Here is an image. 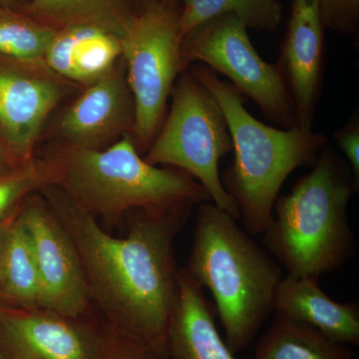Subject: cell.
Masks as SVG:
<instances>
[{"label": "cell", "mask_w": 359, "mask_h": 359, "mask_svg": "<svg viewBox=\"0 0 359 359\" xmlns=\"http://www.w3.org/2000/svg\"><path fill=\"white\" fill-rule=\"evenodd\" d=\"M40 192L72 238L92 302L103 311L106 323L168 359V327L179 290L174 241L194 205L134 210L125 218L126 235L117 238L60 187Z\"/></svg>", "instance_id": "1"}, {"label": "cell", "mask_w": 359, "mask_h": 359, "mask_svg": "<svg viewBox=\"0 0 359 359\" xmlns=\"http://www.w3.org/2000/svg\"><path fill=\"white\" fill-rule=\"evenodd\" d=\"M198 205L185 269L211 292L224 341L231 353H238L273 313L282 268L229 212L212 202Z\"/></svg>", "instance_id": "2"}, {"label": "cell", "mask_w": 359, "mask_h": 359, "mask_svg": "<svg viewBox=\"0 0 359 359\" xmlns=\"http://www.w3.org/2000/svg\"><path fill=\"white\" fill-rule=\"evenodd\" d=\"M358 191L348 165L327 145L292 192L276 199L263 243L287 275L318 280L354 256L347 210Z\"/></svg>", "instance_id": "3"}, {"label": "cell", "mask_w": 359, "mask_h": 359, "mask_svg": "<svg viewBox=\"0 0 359 359\" xmlns=\"http://www.w3.org/2000/svg\"><path fill=\"white\" fill-rule=\"evenodd\" d=\"M191 72L216 99L228 124L235 160L221 176L224 188L237 204L245 230L263 235L285 180L297 168L316 162L327 137L299 127L268 126L250 115L244 96L208 66L195 65Z\"/></svg>", "instance_id": "4"}, {"label": "cell", "mask_w": 359, "mask_h": 359, "mask_svg": "<svg viewBox=\"0 0 359 359\" xmlns=\"http://www.w3.org/2000/svg\"><path fill=\"white\" fill-rule=\"evenodd\" d=\"M57 165L60 187L103 223L124 224L134 210L163 211L212 202L199 182L182 170L149 164L131 136L93 150L57 143L44 154Z\"/></svg>", "instance_id": "5"}, {"label": "cell", "mask_w": 359, "mask_h": 359, "mask_svg": "<svg viewBox=\"0 0 359 359\" xmlns=\"http://www.w3.org/2000/svg\"><path fill=\"white\" fill-rule=\"evenodd\" d=\"M166 120L143 155L149 164L173 167L204 187L212 204L240 219V211L222 183L219 161L233 151L223 111L191 71L184 70L171 92Z\"/></svg>", "instance_id": "6"}, {"label": "cell", "mask_w": 359, "mask_h": 359, "mask_svg": "<svg viewBox=\"0 0 359 359\" xmlns=\"http://www.w3.org/2000/svg\"><path fill=\"white\" fill-rule=\"evenodd\" d=\"M183 37L180 6L159 0L135 16L122 39V56L135 105V146L147 152L164 121L175 82L186 70L180 54Z\"/></svg>", "instance_id": "7"}, {"label": "cell", "mask_w": 359, "mask_h": 359, "mask_svg": "<svg viewBox=\"0 0 359 359\" xmlns=\"http://www.w3.org/2000/svg\"><path fill=\"white\" fill-rule=\"evenodd\" d=\"M180 54L184 68L202 63L221 73L243 96L283 128L295 126L294 109L278 65H269L250 42L247 26L231 14L205 21L183 37Z\"/></svg>", "instance_id": "8"}, {"label": "cell", "mask_w": 359, "mask_h": 359, "mask_svg": "<svg viewBox=\"0 0 359 359\" xmlns=\"http://www.w3.org/2000/svg\"><path fill=\"white\" fill-rule=\"evenodd\" d=\"M32 238L40 283L39 308L80 318L92 299L83 266L69 233L43 195L33 193L18 208Z\"/></svg>", "instance_id": "9"}, {"label": "cell", "mask_w": 359, "mask_h": 359, "mask_svg": "<svg viewBox=\"0 0 359 359\" xmlns=\"http://www.w3.org/2000/svg\"><path fill=\"white\" fill-rule=\"evenodd\" d=\"M112 335L106 321L85 316L0 306V348L7 359H103Z\"/></svg>", "instance_id": "10"}, {"label": "cell", "mask_w": 359, "mask_h": 359, "mask_svg": "<svg viewBox=\"0 0 359 359\" xmlns=\"http://www.w3.org/2000/svg\"><path fill=\"white\" fill-rule=\"evenodd\" d=\"M1 58L0 139L22 165L35 157L49 116L74 85L47 67Z\"/></svg>", "instance_id": "11"}, {"label": "cell", "mask_w": 359, "mask_h": 359, "mask_svg": "<svg viewBox=\"0 0 359 359\" xmlns=\"http://www.w3.org/2000/svg\"><path fill=\"white\" fill-rule=\"evenodd\" d=\"M134 126V99L122 57L65 108L52 123L48 137L74 147L102 150L124 136H133Z\"/></svg>", "instance_id": "12"}, {"label": "cell", "mask_w": 359, "mask_h": 359, "mask_svg": "<svg viewBox=\"0 0 359 359\" xmlns=\"http://www.w3.org/2000/svg\"><path fill=\"white\" fill-rule=\"evenodd\" d=\"M325 28L318 0H292L276 65L287 85L295 126L313 130L325 69Z\"/></svg>", "instance_id": "13"}, {"label": "cell", "mask_w": 359, "mask_h": 359, "mask_svg": "<svg viewBox=\"0 0 359 359\" xmlns=\"http://www.w3.org/2000/svg\"><path fill=\"white\" fill-rule=\"evenodd\" d=\"M122 39L92 25L56 29L46 55L47 68L74 86L86 87L110 72L121 60Z\"/></svg>", "instance_id": "14"}, {"label": "cell", "mask_w": 359, "mask_h": 359, "mask_svg": "<svg viewBox=\"0 0 359 359\" xmlns=\"http://www.w3.org/2000/svg\"><path fill=\"white\" fill-rule=\"evenodd\" d=\"M168 359H236L219 335L211 304L200 287L180 269L179 290L167 332Z\"/></svg>", "instance_id": "15"}, {"label": "cell", "mask_w": 359, "mask_h": 359, "mask_svg": "<svg viewBox=\"0 0 359 359\" xmlns=\"http://www.w3.org/2000/svg\"><path fill=\"white\" fill-rule=\"evenodd\" d=\"M273 311L306 323L335 341L359 346L358 302L334 301L320 289L318 278L283 276Z\"/></svg>", "instance_id": "16"}, {"label": "cell", "mask_w": 359, "mask_h": 359, "mask_svg": "<svg viewBox=\"0 0 359 359\" xmlns=\"http://www.w3.org/2000/svg\"><path fill=\"white\" fill-rule=\"evenodd\" d=\"M21 13L54 29L92 25L121 39L137 15L135 0H32Z\"/></svg>", "instance_id": "17"}, {"label": "cell", "mask_w": 359, "mask_h": 359, "mask_svg": "<svg viewBox=\"0 0 359 359\" xmlns=\"http://www.w3.org/2000/svg\"><path fill=\"white\" fill-rule=\"evenodd\" d=\"M39 297V273L32 238L16 212L7 224L0 259V301L7 308L32 309H40Z\"/></svg>", "instance_id": "18"}, {"label": "cell", "mask_w": 359, "mask_h": 359, "mask_svg": "<svg viewBox=\"0 0 359 359\" xmlns=\"http://www.w3.org/2000/svg\"><path fill=\"white\" fill-rule=\"evenodd\" d=\"M254 359H355L349 346L301 321L276 313L262 335Z\"/></svg>", "instance_id": "19"}, {"label": "cell", "mask_w": 359, "mask_h": 359, "mask_svg": "<svg viewBox=\"0 0 359 359\" xmlns=\"http://www.w3.org/2000/svg\"><path fill=\"white\" fill-rule=\"evenodd\" d=\"M280 0H181L180 27L182 37L205 21L231 14L247 28L273 32L282 20Z\"/></svg>", "instance_id": "20"}, {"label": "cell", "mask_w": 359, "mask_h": 359, "mask_svg": "<svg viewBox=\"0 0 359 359\" xmlns=\"http://www.w3.org/2000/svg\"><path fill=\"white\" fill-rule=\"evenodd\" d=\"M56 29L13 11L0 13V56L22 65L47 67L45 55Z\"/></svg>", "instance_id": "21"}, {"label": "cell", "mask_w": 359, "mask_h": 359, "mask_svg": "<svg viewBox=\"0 0 359 359\" xmlns=\"http://www.w3.org/2000/svg\"><path fill=\"white\" fill-rule=\"evenodd\" d=\"M59 183L57 165L45 156H35L11 173L0 176V224L13 218L28 196Z\"/></svg>", "instance_id": "22"}, {"label": "cell", "mask_w": 359, "mask_h": 359, "mask_svg": "<svg viewBox=\"0 0 359 359\" xmlns=\"http://www.w3.org/2000/svg\"><path fill=\"white\" fill-rule=\"evenodd\" d=\"M325 27L353 34L359 20V0H318Z\"/></svg>", "instance_id": "23"}, {"label": "cell", "mask_w": 359, "mask_h": 359, "mask_svg": "<svg viewBox=\"0 0 359 359\" xmlns=\"http://www.w3.org/2000/svg\"><path fill=\"white\" fill-rule=\"evenodd\" d=\"M103 359H166L146 342L113 328L112 339Z\"/></svg>", "instance_id": "24"}, {"label": "cell", "mask_w": 359, "mask_h": 359, "mask_svg": "<svg viewBox=\"0 0 359 359\" xmlns=\"http://www.w3.org/2000/svg\"><path fill=\"white\" fill-rule=\"evenodd\" d=\"M337 142L344 157L348 161V167L356 185L359 186V118L354 114L346 126L337 130L334 134Z\"/></svg>", "instance_id": "25"}, {"label": "cell", "mask_w": 359, "mask_h": 359, "mask_svg": "<svg viewBox=\"0 0 359 359\" xmlns=\"http://www.w3.org/2000/svg\"><path fill=\"white\" fill-rule=\"evenodd\" d=\"M20 166V163L9 152L4 142L0 141V176L11 173V171Z\"/></svg>", "instance_id": "26"}, {"label": "cell", "mask_w": 359, "mask_h": 359, "mask_svg": "<svg viewBox=\"0 0 359 359\" xmlns=\"http://www.w3.org/2000/svg\"><path fill=\"white\" fill-rule=\"evenodd\" d=\"M158 1L159 0H135V2H136L137 14L145 11L148 7L152 6L153 4H157Z\"/></svg>", "instance_id": "27"}, {"label": "cell", "mask_w": 359, "mask_h": 359, "mask_svg": "<svg viewBox=\"0 0 359 359\" xmlns=\"http://www.w3.org/2000/svg\"><path fill=\"white\" fill-rule=\"evenodd\" d=\"M8 221L6 223L0 224V259H1L2 250H4V241H6V235L7 230V224ZM0 306H2L1 301H0Z\"/></svg>", "instance_id": "28"}, {"label": "cell", "mask_w": 359, "mask_h": 359, "mask_svg": "<svg viewBox=\"0 0 359 359\" xmlns=\"http://www.w3.org/2000/svg\"><path fill=\"white\" fill-rule=\"evenodd\" d=\"M20 0H0V6L7 11H13L20 6Z\"/></svg>", "instance_id": "29"}, {"label": "cell", "mask_w": 359, "mask_h": 359, "mask_svg": "<svg viewBox=\"0 0 359 359\" xmlns=\"http://www.w3.org/2000/svg\"><path fill=\"white\" fill-rule=\"evenodd\" d=\"M0 359H7L4 353H2L1 348H0Z\"/></svg>", "instance_id": "30"}, {"label": "cell", "mask_w": 359, "mask_h": 359, "mask_svg": "<svg viewBox=\"0 0 359 359\" xmlns=\"http://www.w3.org/2000/svg\"><path fill=\"white\" fill-rule=\"evenodd\" d=\"M6 11V8H4V7L0 6V13H2V11Z\"/></svg>", "instance_id": "31"}]
</instances>
